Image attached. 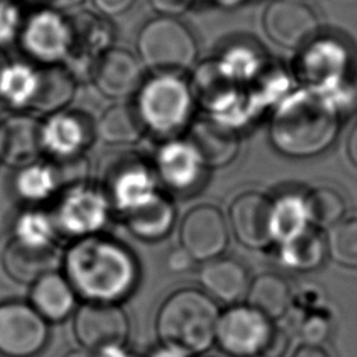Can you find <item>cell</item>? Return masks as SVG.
I'll use <instances>...</instances> for the list:
<instances>
[{"label":"cell","instance_id":"cell-1","mask_svg":"<svg viewBox=\"0 0 357 357\" xmlns=\"http://www.w3.org/2000/svg\"><path fill=\"white\" fill-rule=\"evenodd\" d=\"M61 266L75 294L88 303L117 304L132 291L138 279L130 250L98 234L75 240L63 254Z\"/></svg>","mask_w":357,"mask_h":357},{"label":"cell","instance_id":"cell-2","mask_svg":"<svg viewBox=\"0 0 357 357\" xmlns=\"http://www.w3.org/2000/svg\"><path fill=\"white\" fill-rule=\"evenodd\" d=\"M339 113L322 93L301 89L276 105L269 124V139L284 156L305 159L326 151L336 139Z\"/></svg>","mask_w":357,"mask_h":357},{"label":"cell","instance_id":"cell-3","mask_svg":"<svg viewBox=\"0 0 357 357\" xmlns=\"http://www.w3.org/2000/svg\"><path fill=\"white\" fill-rule=\"evenodd\" d=\"M219 310L206 293L181 289L172 293L160 305L156 332L163 346L195 356L215 342Z\"/></svg>","mask_w":357,"mask_h":357},{"label":"cell","instance_id":"cell-4","mask_svg":"<svg viewBox=\"0 0 357 357\" xmlns=\"http://www.w3.org/2000/svg\"><path fill=\"white\" fill-rule=\"evenodd\" d=\"M194 105L188 82L162 73L144 82L137 107L146 130L158 135H177L192 121Z\"/></svg>","mask_w":357,"mask_h":357},{"label":"cell","instance_id":"cell-5","mask_svg":"<svg viewBox=\"0 0 357 357\" xmlns=\"http://www.w3.org/2000/svg\"><path fill=\"white\" fill-rule=\"evenodd\" d=\"M137 49L145 66L172 74L192 67L198 54L190 28L174 17L162 15L141 28Z\"/></svg>","mask_w":357,"mask_h":357},{"label":"cell","instance_id":"cell-6","mask_svg":"<svg viewBox=\"0 0 357 357\" xmlns=\"http://www.w3.org/2000/svg\"><path fill=\"white\" fill-rule=\"evenodd\" d=\"M350 66L347 47L333 38L317 36L297 50L293 74L305 89L328 95L342 86Z\"/></svg>","mask_w":357,"mask_h":357},{"label":"cell","instance_id":"cell-7","mask_svg":"<svg viewBox=\"0 0 357 357\" xmlns=\"http://www.w3.org/2000/svg\"><path fill=\"white\" fill-rule=\"evenodd\" d=\"M273 325L248 304L233 305L219 315L215 342L231 357H255L265 347Z\"/></svg>","mask_w":357,"mask_h":357},{"label":"cell","instance_id":"cell-8","mask_svg":"<svg viewBox=\"0 0 357 357\" xmlns=\"http://www.w3.org/2000/svg\"><path fill=\"white\" fill-rule=\"evenodd\" d=\"M46 319L26 303L0 304V353L6 357H32L46 344Z\"/></svg>","mask_w":357,"mask_h":357},{"label":"cell","instance_id":"cell-9","mask_svg":"<svg viewBox=\"0 0 357 357\" xmlns=\"http://www.w3.org/2000/svg\"><path fill=\"white\" fill-rule=\"evenodd\" d=\"M266 36L280 47L300 50L318 36L315 11L298 0H272L262 13Z\"/></svg>","mask_w":357,"mask_h":357},{"label":"cell","instance_id":"cell-10","mask_svg":"<svg viewBox=\"0 0 357 357\" xmlns=\"http://www.w3.org/2000/svg\"><path fill=\"white\" fill-rule=\"evenodd\" d=\"M68 21L71 46L66 61V68L78 79H89L100 56L110 49L112 28L96 14L81 11Z\"/></svg>","mask_w":357,"mask_h":357},{"label":"cell","instance_id":"cell-11","mask_svg":"<svg viewBox=\"0 0 357 357\" xmlns=\"http://www.w3.org/2000/svg\"><path fill=\"white\" fill-rule=\"evenodd\" d=\"M109 198L88 184L67 190L56 209V227L71 237L98 234L109 220Z\"/></svg>","mask_w":357,"mask_h":357},{"label":"cell","instance_id":"cell-12","mask_svg":"<svg viewBox=\"0 0 357 357\" xmlns=\"http://www.w3.org/2000/svg\"><path fill=\"white\" fill-rule=\"evenodd\" d=\"M181 247L194 261L220 257L229 243V227L220 209L202 204L190 209L180 225Z\"/></svg>","mask_w":357,"mask_h":357},{"label":"cell","instance_id":"cell-13","mask_svg":"<svg viewBox=\"0 0 357 357\" xmlns=\"http://www.w3.org/2000/svg\"><path fill=\"white\" fill-rule=\"evenodd\" d=\"M73 329L86 350L98 353L110 346L124 344L130 325L119 305L86 303L75 311Z\"/></svg>","mask_w":357,"mask_h":357},{"label":"cell","instance_id":"cell-14","mask_svg":"<svg viewBox=\"0 0 357 357\" xmlns=\"http://www.w3.org/2000/svg\"><path fill=\"white\" fill-rule=\"evenodd\" d=\"M24 50L45 64H60L66 60L71 46L68 21L59 13L42 10L32 14L20 31Z\"/></svg>","mask_w":357,"mask_h":357},{"label":"cell","instance_id":"cell-15","mask_svg":"<svg viewBox=\"0 0 357 357\" xmlns=\"http://www.w3.org/2000/svg\"><path fill=\"white\" fill-rule=\"evenodd\" d=\"M272 204V199L258 191L243 192L231 202L229 209L230 229L244 247L261 250L273 243Z\"/></svg>","mask_w":357,"mask_h":357},{"label":"cell","instance_id":"cell-16","mask_svg":"<svg viewBox=\"0 0 357 357\" xmlns=\"http://www.w3.org/2000/svg\"><path fill=\"white\" fill-rule=\"evenodd\" d=\"M92 79L100 93L126 99L138 93L145 82L142 63L128 50L110 47L98 60Z\"/></svg>","mask_w":357,"mask_h":357},{"label":"cell","instance_id":"cell-17","mask_svg":"<svg viewBox=\"0 0 357 357\" xmlns=\"http://www.w3.org/2000/svg\"><path fill=\"white\" fill-rule=\"evenodd\" d=\"M95 134L88 117L79 112L50 114L40 126L42 148L52 158H67L84 153Z\"/></svg>","mask_w":357,"mask_h":357},{"label":"cell","instance_id":"cell-18","mask_svg":"<svg viewBox=\"0 0 357 357\" xmlns=\"http://www.w3.org/2000/svg\"><path fill=\"white\" fill-rule=\"evenodd\" d=\"M184 139L195 149L205 167H223L231 163L240 151L237 131L211 116L192 120Z\"/></svg>","mask_w":357,"mask_h":357},{"label":"cell","instance_id":"cell-19","mask_svg":"<svg viewBox=\"0 0 357 357\" xmlns=\"http://www.w3.org/2000/svg\"><path fill=\"white\" fill-rule=\"evenodd\" d=\"M42 123L32 114L17 113L0 127V159L13 167H24L38 158L42 148Z\"/></svg>","mask_w":357,"mask_h":357},{"label":"cell","instance_id":"cell-20","mask_svg":"<svg viewBox=\"0 0 357 357\" xmlns=\"http://www.w3.org/2000/svg\"><path fill=\"white\" fill-rule=\"evenodd\" d=\"M63 254L56 244L50 247H31L13 238L3 251L1 265L14 282L32 284L42 276L57 271L63 262Z\"/></svg>","mask_w":357,"mask_h":357},{"label":"cell","instance_id":"cell-21","mask_svg":"<svg viewBox=\"0 0 357 357\" xmlns=\"http://www.w3.org/2000/svg\"><path fill=\"white\" fill-rule=\"evenodd\" d=\"M205 166L195 149L185 139H167L156 151V174L172 190L185 191L192 188L201 178Z\"/></svg>","mask_w":357,"mask_h":357},{"label":"cell","instance_id":"cell-22","mask_svg":"<svg viewBox=\"0 0 357 357\" xmlns=\"http://www.w3.org/2000/svg\"><path fill=\"white\" fill-rule=\"evenodd\" d=\"M109 194L113 205L126 215L158 194L155 174L139 160H123L109 176Z\"/></svg>","mask_w":357,"mask_h":357},{"label":"cell","instance_id":"cell-23","mask_svg":"<svg viewBox=\"0 0 357 357\" xmlns=\"http://www.w3.org/2000/svg\"><path fill=\"white\" fill-rule=\"evenodd\" d=\"M198 278L209 297L226 304H234L245 298L251 284L248 271L243 262L227 257L206 261Z\"/></svg>","mask_w":357,"mask_h":357},{"label":"cell","instance_id":"cell-24","mask_svg":"<svg viewBox=\"0 0 357 357\" xmlns=\"http://www.w3.org/2000/svg\"><path fill=\"white\" fill-rule=\"evenodd\" d=\"M75 78L61 64H45L36 68V86L29 109L43 114H54L73 100Z\"/></svg>","mask_w":357,"mask_h":357},{"label":"cell","instance_id":"cell-25","mask_svg":"<svg viewBox=\"0 0 357 357\" xmlns=\"http://www.w3.org/2000/svg\"><path fill=\"white\" fill-rule=\"evenodd\" d=\"M29 300L31 305L46 321L59 322L75 308L77 294L67 278L54 271L32 283Z\"/></svg>","mask_w":357,"mask_h":357},{"label":"cell","instance_id":"cell-26","mask_svg":"<svg viewBox=\"0 0 357 357\" xmlns=\"http://www.w3.org/2000/svg\"><path fill=\"white\" fill-rule=\"evenodd\" d=\"M146 131L137 105L130 103L109 106L95 124V134L110 145L134 144L139 141Z\"/></svg>","mask_w":357,"mask_h":357},{"label":"cell","instance_id":"cell-27","mask_svg":"<svg viewBox=\"0 0 357 357\" xmlns=\"http://www.w3.org/2000/svg\"><path fill=\"white\" fill-rule=\"evenodd\" d=\"M124 216L128 230L137 238L156 241L163 238L173 227L176 208L167 197L158 192L146 204L127 212Z\"/></svg>","mask_w":357,"mask_h":357},{"label":"cell","instance_id":"cell-28","mask_svg":"<svg viewBox=\"0 0 357 357\" xmlns=\"http://www.w3.org/2000/svg\"><path fill=\"white\" fill-rule=\"evenodd\" d=\"M245 298L248 305L272 321L286 315L291 307L293 293L283 276L265 272L251 280Z\"/></svg>","mask_w":357,"mask_h":357},{"label":"cell","instance_id":"cell-29","mask_svg":"<svg viewBox=\"0 0 357 357\" xmlns=\"http://www.w3.org/2000/svg\"><path fill=\"white\" fill-rule=\"evenodd\" d=\"M326 254L325 237L314 227L279 244L280 264L297 272L315 271L322 265Z\"/></svg>","mask_w":357,"mask_h":357},{"label":"cell","instance_id":"cell-30","mask_svg":"<svg viewBox=\"0 0 357 357\" xmlns=\"http://www.w3.org/2000/svg\"><path fill=\"white\" fill-rule=\"evenodd\" d=\"M216 60L222 71L241 88L251 84L266 66L262 50L250 42L227 46Z\"/></svg>","mask_w":357,"mask_h":357},{"label":"cell","instance_id":"cell-31","mask_svg":"<svg viewBox=\"0 0 357 357\" xmlns=\"http://www.w3.org/2000/svg\"><path fill=\"white\" fill-rule=\"evenodd\" d=\"M310 226L304 195L286 192L278 197L272 204V238L282 244Z\"/></svg>","mask_w":357,"mask_h":357},{"label":"cell","instance_id":"cell-32","mask_svg":"<svg viewBox=\"0 0 357 357\" xmlns=\"http://www.w3.org/2000/svg\"><path fill=\"white\" fill-rule=\"evenodd\" d=\"M310 226L314 229H331L343 220L346 202L339 191L332 187H317L304 195Z\"/></svg>","mask_w":357,"mask_h":357},{"label":"cell","instance_id":"cell-33","mask_svg":"<svg viewBox=\"0 0 357 357\" xmlns=\"http://www.w3.org/2000/svg\"><path fill=\"white\" fill-rule=\"evenodd\" d=\"M14 187L17 194L28 202H42L57 190V183L49 162H33L18 170Z\"/></svg>","mask_w":357,"mask_h":357},{"label":"cell","instance_id":"cell-34","mask_svg":"<svg viewBox=\"0 0 357 357\" xmlns=\"http://www.w3.org/2000/svg\"><path fill=\"white\" fill-rule=\"evenodd\" d=\"M35 86L36 68L22 63H10L0 85V99L13 109H29Z\"/></svg>","mask_w":357,"mask_h":357},{"label":"cell","instance_id":"cell-35","mask_svg":"<svg viewBox=\"0 0 357 357\" xmlns=\"http://www.w3.org/2000/svg\"><path fill=\"white\" fill-rule=\"evenodd\" d=\"M56 233L53 218L38 209H28L17 218L13 238L31 247H50L54 244Z\"/></svg>","mask_w":357,"mask_h":357},{"label":"cell","instance_id":"cell-36","mask_svg":"<svg viewBox=\"0 0 357 357\" xmlns=\"http://www.w3.org/2000/svg\"><path fill=\"white\" fill-rule=\"evenodd\" d=\"M326 252L339 265L357 269V218L343 219L328 230Z\"/></svg>","mask_w":357,"mask_h":357},{"label":"cell","instance_id":"cell-37","mask_svg":"<svg viewBox=\"0 0 357 357\" xmlns=\"http://www.w3.org/2000/svg\"><path fill=\"white\" fill-rule=\"evenodd\" d=\"M303 315L297 322V333L303 339L304 344L321 346L331 335V317L312 303H300Z\"/></svg>","mask_w":357,"mask_h":357},{"label":"cell","instance_id":"cell-38","mask_svg":"<svg viewBox=\"0 0 357 357\" xmlns=\"http://www.w3.org/2000/svg\"><path fill=\"white\" fill-rule=\"evenodd\" d=\"M49 165L53 170L57 187L64 191L85 185L89 178L91 165L84 153L67 158H52Z\"/></svg>","mask_w":357,"mask_h":357},{"label":"cell","instance_id":"cell-39","mask_svg":"<svg viewBox=\"0 0 357 357\" xmlns=\"http://www.w3.org/2000/svg\"><path fill=\"white\" fill-rule=\"evenodd\" d=\"M21 31V14L11 0H0V49L11 43Z\"/></svg>","mask_w":357,"mask_h":357},{"label":"cell","instance_id":"cell-40","mask_svg":"<svg viewBox=\"0 0 357 357\" xmlns=\"http://www.w3.org/2000/svg\"><path fill=\"white\" fill-rule=\"evenodd\" d=\"M290 347V335L286 329L273 326L272 333L261 351V357H284Z\"/></svg>","mask_w":357,"mask_h":357},{"label":"cell","instance_id":"cell-41","mask_svg":"<svg viewBox=\"0 0 357 357\" xmlns=\"http://www.w3.org/2000/svg\"><path fill=\"white\" fill-rule=\"evenodd\" d=\"M194 0H149L153 10L162 17H174L190 8Z\"/></svg>","mask_w":357,"mask_h":357},{"label":"cell","instance_id":"cell-42","mask_svg":"<svg viewBox=\"0 0 357 357\" xmlns=\"http://www.w3.org/2000/svg\"><path fill=\"white\" fill-rule=\"evenodd\" d=\"M192 262V257L183 247L172 250L166 258V265L173 272H185L191 268Z\"/></svg>","mask_w":357,"mask_h":357},{"label":"cell","instance_id":"cell-43","mask_svg":"<svg viewBox=\"0 0 357 357\" xmlns=\"http://www.w3.org/2000/svg\"><path fill=\"white\" fill-rule=\"evenodd\" d=\"M135 0H93L95 7L105 15H119L131 8Z\"/></svg>","mask_w":357,"mask_h":357},{"label":"cell","instance_id":"cell-44","mask_svg":"<svg viewBox=\"0 0 357 357\" xmlns=\"http://www.w3.org/2000/svg\"><path fill=\"white\" fill-rule=\"evenodd\" d=\"M45 8L60 13L64 10H71L79 4H82L85 0H38Z\"/></svg>","mask_w":357,"mask_h":357},{"label":"cell","instance_id":"cell-45","mask_svg":"<svg viewBox=\"0 0 357 357\" xmlns=\"http://www.w3.org/2000/svg\"><path fill=\"white\" fill-rule=\"evenodd\" d=\"M291 357H331V354L322 346L301 344Z\"/></svg>","mask_w":357,"mask_h":357},{"label":"cell","instance_id":"cell-46","mask_svg":"<svg viewBox=\"0 0 357 357\" xmlns=\"http://www.w3.org/2000/svg\"><path fill=\"white\" fill-rule=\"evenodd\" d=\"M346 152L349 156V160L354 167H357V121L351 127L347 139H346Z\"/></svg>","mask_w":357,"mask_h":357},{"label":"cell","instance_id":"cell-47","mask_svg":"<svg viewBox=\"0 0 357 357\" xmlns=\"http://www.w3.org/2000/svg\"><path fill=\"white\" fill-rule=\"evenodd\" d=\"M132 353H130L127 349H124L123 344L120 346H110L96 353V357H131Z\"/></svg>","mask_w":357,"mask_h":357},{"label":"cell","instance_id":"cell-48","mask_svg":"<svg viewBox=\"0 0 357 357\" xmlns=\"http://www.w3.org/2000/svg\"><path fill=\"white\" fill-rule=\"evenodd\" d=\"M151 357H190L188 354L183 353V351H178L176 349H170V347H166V346H162L160 349L155 350Z\"/></svg>","mask_w":357,"mask_h":357},{"label":"cell","instance_id":"cell-49","mask_svg":"<svg viewBox=\"0 0 357 357\" xmlns=\"http://www.w3.org/2000/svg\"><path fill=\"white\" fill-rule=\"evenodd\" d=\"M8 66H10V61H8L7 56L4 54V52L0 49V85H1L3 77H4V74H6L7 68H8Z\"/></svg>","mask_w":357,"mask_h":357},{"label":"cell","instance_id":"cell-50","mask_svg":"<svg viewBox=\"0 0 357 357\" xmlns=\"http://www.w3.org/2000/svg\"><path fill=\"white\" fill-rule=\"evenodd\" d=\"M64 357H96V354L84 349V350H73L68 354H66Z\"/></svg>","mask_w":357,"mask_h":357},{"label":"cell","instance_id":"cell-51","mask_svg":"<svg viewBox=\"0 0 357 357\" xmlns=\"http://www.w3.org/2000/svg\"><path fill=\"white\" fill-rule=\"evenodd\" d=\"M216 4L222 6V7H226V8H233V7H237L240 4H243L245 0H213Z\"/></svg>","mask_w":357,"mask_h":357},{"label":"cell","instance_id":"cell-52","mask_svg":"<svg viewBox=\"0 0 357 357\" xmlns=\"http://www.w3.org/2000/svg\"><path fill=\"white\" fill-rule=\"evenodd\" d=\"M131 357H141V356H137V354H132Z\"/></svg>","mask_w":357,"mask_h":357},{"label":"cell","instance_id":"cell-53","mask_svg":"<svg viewBox=\"0 0 357 357\" xmlns=\"http://www.w3.org/2000/svg\"><path fill=\"white\" fill-rule=\"evenodd\" d=\"M36 1H38V0H36Z\"/></svg>","mask_w":357,"mask_h":357}]
</instances>
